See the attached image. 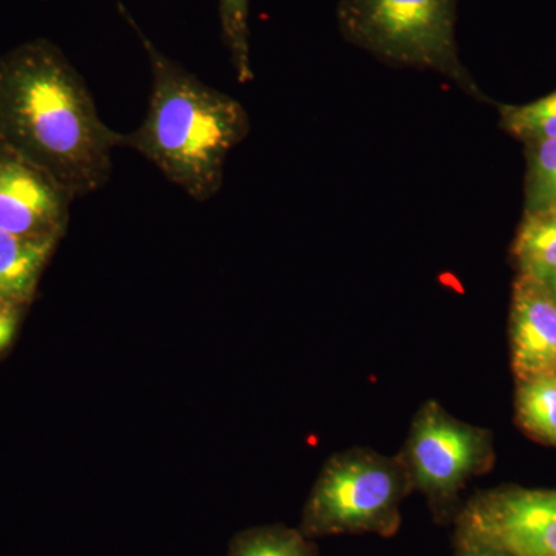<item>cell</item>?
I'll list each match as a JSON object with an SVG mask.
<instances>
[{
	"label": "cell",
	"mask_w": 556,
	"mask_h": 556,
	"mask_svg": "<svg viewBox=\"0 0 556 556\" xmlns=\"http://www.w3.org/2000/svg\"><path fill=\"white\" fill-rule=\"evenodd\" d=\"M76 197L0 141V230L27 239H64Z\"/></svg>",
	"instance_id": "cell-6"
},
{
	"label": "cell",
	"mask_w": 556,
	"mask_h": 556,
	"mask_svg": "<svg viewBox=\"0 0 556 556\" xmlns=\"http://www.w3.org/2000/svg\"><path fill=\"white\" fill-rule=\"evenodd\" d=\"M457 0H342L340 31L348 42L394 67L430 70L481 97L457 53Z\"/></svg>",
	"instance_id": "cell-3"
},
{
	"label": "cell",
	"mask_w": 556,
	"mask_h": 556,
	"mask_svg": "<svg viewBox=\"0 0 556 556\" xmlns=\"http://www.w3.org/2000/svg\"><path fill=\"white\" fill-rule=\"evenodd\" d=\"M407 475L396 460L350 453L336 456L317 479L302 518L308 538L339 533H393Z\"/></svg>",
	"instance_id": "cell-4"
},
{
	"label": "cell",
	"mask_w": 556,
	"mask_h": 556,
	"mask_svg": "<svg viewBox=\"0 0 556 556\" xmlns=\"http://www.w3.org/2000/svg\"><path fill=\"white\" fill-rule=\"evenodd\" d=\"M25 308L0 302V354L5 353L20 331L22 313Z\"/></svg>",
	"instance_id": "cell-16"
},
{
	"label": "cell",
	"mask_w": 556,
	"mask_h": 556,
	"mask_svg": "<svg viewBox=\"0 0 556 556\" xmlns=\"http://www.w3.org/2000/svg\"><path fill=\"white\" fill-rule=\"evenodd\" d=\"M60 241L27 239L0 230V302L27 308Z\"/></svg>",
	"instance_id": "cell-9"
},
{
	"label": "cell",
	"mask_w": 556,
	"mask_h": 556,
	"mask_svg": "<svg viewBox=\"0 0 556 556\" xmlns=\"http://www.w3.org/2000/svg\"><path fill=\"white\" fill-rule=\"evenodd\" d=\"M546 285H547L548 289H551L552 295H554V298L556 300V274L554 277L548 278V280L546 281Z\"/></svg>",
	"instance_id": "cell-18"
},
{
	"label": "cell",
	"mask_w": 556,
	"mask_h": 556,
	"mask_svg": "<svg viewBox=\"0 0 556 556\" xmlns=\"http://www.w3.org/2000/svg\"><path fill=\"white\" fill-rule=\"evenodd\" d=\"M517 408L527 431L556 445V375L521 382Z\"/></svg>",
	"instance_id": "cell-12"
},
{
	"label": "cell",
	"mask_w": 556,
	"mask_h": 556,
	"mask_svg": "<svg viewBox=\"0 0 556 556\" xmlns=\"http://www.w3.org/2000/svg\"><path fill=\"white\" fill-rule=\"evenodd\" d=\"M251 0H218L223 42L229 51L230 64L241 84L254 79L251 62V31H249Z\"/></svg>",
	"instance_id": "cell-13"
},
{
	"label": "cell",
	"mask_w": 556,
	"mask_h": 556,
	"mask_svg": "<svg viewBox=\"0 0 556 556\" xmlns=\"http://www.w3.org/2000/svg\"><path fill=\"white\" fill-rule=\"evenodd\" d=\"M501 123L527 144L556 138V91L530 104L501 108Z\"/></svg>",
	"instance_id": "cell-15"
},
{
	"label": "cell",
	"mask_w": 556,
	"mask_h": 556,
	"mask_svg": "<svg viewBox=\"0 0 556 556\" xmlns=\"http://www.w3.org/2000/svg\"><path fill=\"white\" fill-rule=\"evenodd\" d=\"M556 208V138L529 144L526 214Z\"/></svg>",
	"instance_id": "cell-14"
},
{
	"label": "cell",
	"mask_w": 556,
	"mask_h": 556,
	"mask_svg": "<svg viewBox=\"0 0 556 556\" xmlns=\"http://www.w3.org/2000/svg\"><path fill=\"white\" fill-rule=\"evenodd\" d=\"M464 546L506 556H556V490L506 489L468 504L459 521Z\"/></svg>",
	"instance_id": "cell-5"
},
{
	"label": "cell",
	"mask_w": 556,
	"mask_h": 556,
	"mask_svg": "<svg viewBox=\"0 0 556 556\" xmlns=\"http://www.w3.org/2000/svg\"><path fill=\"white\" fill-rule=\"evenodd\" d=\"M408 452L420 489L431 496H448L481 466L485 442L481 431L430 404L413 426Z\"/></svg>",
	"instance_id": "cell-7"
},
{
	"label": "cell",
	"mask_w": 556,
	"mask_h": 556,
	"mask_svg": "<svg viewBox=\"0 0 556 556\" xmlns=\"http://www.w3.org/2000/svg\"><path fill=\"white\" fill-rule=\"evenodd\" d=\"M0 141L83 199L108 185L124 134L101 118L64 51L35 39L0 56Z\"/></svg>",
	"instance_id": "cell-1"
},
{
	"label": "cell",
	"mask_w": 556,
	"mask_h": 556,
	"mask_svg": "<svg viewBox=\"0 0 556 556\" xmlns=\"http://www.w3.org/2000/svg\"><path fill=\"white\" fill-rule=\"evenodd\" d=\"M141 40L152 73L148 113L124 134V148L144 156L190 199L206 203L225 182L229 153L248 137L247 109L170 60L119 5Z\"/></svg>",
	"instance_id": "cell-2"
},
{
	"label": "cell",
	"mask_w": 556,
	"mask_h": 556,
	"mask_svg": "<svg viewBox=\"0 0 556 556\" xmlns=\"http://www.w3.org/2000/svg\"><path fill=\"white\" fill-rule=\"evenodd\" d=\"M226 556H317V548L302 530L260 526L237 533Z\"/></svg>",
	"instance_id": "cell-11"
},
{
	"label": "cell",
	"mask_w": 556,
	"mask_h": 556,
	"mask_svg": "<svg viewBox=\"0 0 556 556\" xmlns=\"http://www.w3.org/2000/svg\"><path fill=\"white\" fill-rule=\"evenodd\" d=\"M514 257L521 276L546 281L556 274V208L526 214L515 239Z\"/></svg>",
	"instance_id": "cell-10"
},
{
	"label": "cell",
	"mask_w": 556,
	"mask_h": 556,
	"mask_svg": "<svg viewBox=\"0 0 556 556\" xmlns=\"http://www.w3.org/2000/svg\"><path fill=\"white\" fill-rule=\"evenodd\" d=\"M510 340L511 365L521 382L556 375V300L544 281L519 274Z\"/></svg>",
	"instance_id": "cell-8"
},
{
	"label": "cell",
	"mask_w": 556,
	"mask_h": 556,
	"mask_svg": "<svg viewBox=\"0 0 556 556\" xmlns=\"http://www.w3.org/2000/svg\"><path fill=\"white\" fill-rule=\"evenodd\" d=\"M459 556H506L500 552L490 551L485 547L464 546L463 554Z\"/></svg>",
	"instance_id": "cell-17"
}]
</instances>
